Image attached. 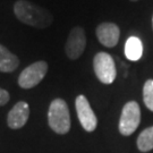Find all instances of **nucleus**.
Here are the masks:
<instances>
[{
	"instance_id": "3",
	"label": "nucleus",
	"mask_w": 153,
	"mask_h": 153,
	"mask_svg": "<svg viewBox=\"0 0 153 153\" xmlns=\"http://www.w3.org/2000/svg\"><path fill=\"white\" fill-rule=\"evenodd\" d=\"M93 68L98 79L103 84L114 83L117 76V69L114 58L107 52H98L93 59Z\"/></svg>"
},
{
	"instance_id": "1",
	"label": "nucleus",
	"mask_w": 153,
	"mask_h": 153,
	"mask_svg": "<svg viewBox=\"0 0 153 153\" xmlns=\"http://www.w3.org/2000/svg\"><path fill=\"white\" fill-rule=\"evenodd\" d=\"M14 13L21 22L33 27L45 28L53 21L52 15L47 9L27 0L16 1L14 5Z\"/></svg>"
},
{
	"instance_id": "13",
	"label": "nucleus",
	"mask_w": 153,
	"mask_h": 153,
	"mask_svg": "<svg viewBox=\"0 0 153 153\" xmlns=\"http://www.w3.org/2000/svg\"><path fill=\"white\" fill-rule=\"evenodd\" d=\"M143 100L149 110L153 111V79H148L143 86Z\"/></svg>"
},
{
	"instance_id": "10",
	"label": "nucleus",
	"mask_w": 153,
	"mask_h": 153,
	"mask_svg": "<svg viewBox=\"0 0 153 153\" xmlns=\"http://www.w3.org/2000/svg\"><path fill=\"white\" fill-rule=\"evenodd\" d=\"M19 65V60L16 55L11 53L5 45L0 44V71L11 73Z\"/></svg>"
},
{
	"instance_id": "14",
	"label": "nucleus",
	"mask_w": 153,
	"mask_h": 153,
	"mask_svg": "<svg viewBox=\"0 0 153 153\" xmlns=\"http://www.w3.org/2000/svg\"><path fill=\"white\" fill-rule=\"evenodd\" d=\"M9 93L7 92L6 90L0 88V107H2V105H5V104L8 103V101H9Z\"/></svg>"
},
{
	"instance_id": "7",
	"label": "nucleus",
	"mask_w": 153,
	"mask_h": 153,
	"mask_svg": "<svg viewBox=\"0 0 153 153\" xmlns=\"http://www.w3.org/2000/svg\"><path fill=\"white\" fill-rule=\"evenodd\" d=\"M85 45H86V35L84 30L79 26H75L74 28H71L65 45L67 57L73 60L79 58L84 52Z\"/></svg>"
},
{
	"instance_id": "4",
	"label": "nucleus",
	"mask_w": 153,
	"mask_h": 153,
	"mask_svg": "<svg viewBox=\"0 0 153 153\" xmlns=\"http://www.w3.org/2000/svg\"><path fill=\"white\" fill-rule=\"evenodd\" d=\"M141 123V109L135 101H129L124 105L119 119V131L124 136H129L137 129Z\"/></svg>"
},
{
	"instance_id": "5",
	"label": "nucleus",
	"mask_w": 153,
	"mask_h": 153,
	"mask_svg": "<svg viewBox=\"0 0 153 153\" xmlns=\"http://www.w3.org/2000/svg\"><path fill=\"white\" fill-rule=\"evenodd\" d=\"M48 73V64L43 60L35 61L27 66L18 77V85L22 88L28 90L36 86Z\"/></svg>"
},
{
	"instance_id": "15",
	"label": "nucleus",
	"mask_w": 153,
	"mask_h": 153,
	"mask_svg": "<svg viewBox=\"0 0 153 153\" xmlns=\"http://www.w3.org/2000/svg\"><path fill=\"white\" fill-rule=\"evenodd\" d=\"M152 26H153V17H152Z\"/></svg>"
},
{
	"instance_id": "12",
	"label": "nucleus",
	"mask_w": 153,
	"mask_h": 153,
	"mask_svg": "<svg viewBox=\"0 0 153 153\" xmlns=\"http://www.w3.org/2000/svg\"><path fill=\"white\" fill-rule=\"evenodd\" d=\"M137 148L142 152H148L153 149V126L145 128L137 137Z\"/></svg>"
},
{
	"instance_id": "8",
	"label": "nucleus",
	"mask_w": 153,
	"mask_h": 153,
	"mask_svg": "<svg viewBox=\"0 0 153 153\" xmlns=\"http://www.w3.org/2000/svg\"><path fill=\"white\" fill-rule=\"evenodd\" d=\"M30 117V107L25 101L17 102L7 116V124L11 129H18L27 123Z\"/></svg>"
},
{
	"instance_id": "11",
	"label": "nucleus",
	"mask_w": 153,
	"mask_h": 153,
	"mask_svg": "<svg viewBox=\"0 0 153 153\" xmlns=\"http://www.w3.org/2000/svg\"><path fill=\"white\" fill-rule=\"evenodd\" d=\"M143 55L142 41L136 36H131L126 41L125 44V56L128 60L137 61L141 59Z\"/></svg>"
},
{
	"instance_id": "9",
	"label": "nucleus",
	"mask_w": 153,
	"mask_h": 153,
	"mask_svg": "<svg viewBox=\"0 0 153 153\" xmlns=\"http://www.w3.org/2000/svg\"><path fill=\"white\" fill-rule=\"evenodd\" d=\"M120 31L114 23H101L97 27V38L99 42L107 48H114L119 41Z\"/></svg>"
},
{
	"instance_id": "6",
	"label": "nucleus",
	"mask_w": 153,
	"mask_h": 153,
	"mask_svg": "<svg viewBox=\"0 0 153 153\" xmlns=\"http://www.w3.org/2000/svg\"><path fill=\"white\" fill-rule=\"evenodd\" d=\"M77 117L82 127L86 131H94L98 126V119L94 114L91 104L85 95H78L75 100Z\"/></svg>"
},
{
	"instance_id": "2",
	"label": "nucleus",
	"mask_w": 153,
	"mask_h": 153,
	"mask_svg": "<svg viewBox=\"0 0 153 153\" xmlns=\"http://www.w3.org/2000/svg\"><path fill=\"white\" fill-rule=\"evenodd\" d=\"M48 123L50 128L57 134H67L71 129V115L68 105L62 99H55L49 107Z\"/></svg>"
},
{
	"instance_id": "16",
	"label": "nucleus",
	"mask_w": 153,
	"mask_h": 153,
	"mask_svg": "<svg viewBox=\"0 0 153 153\" xmlns=\"http://www.w3.org/2000/svg\"><path fill=\"white\" fill-rule=\"evenodd\" d=\"M131 1H137V0H131Z\"/></svg>"
}]
</instances>
